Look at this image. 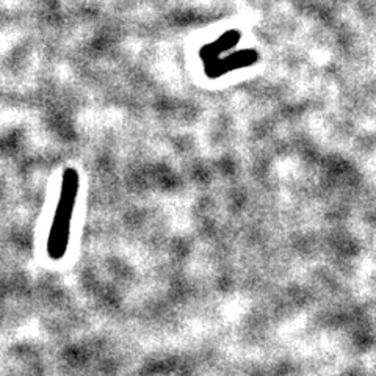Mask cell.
I'll return each instance as SVG.
<instances>
[{"instance_id": "cell-2", "label": "cell", "mask_w": 376, "mask_h": 376, "mask_svg": "<svg viewBox=\"0 0 376 376\" xmlns=\"http://www.w3.org/2000/svg\"><path fill=\"white\" fill-rule=\"evenodd\" d=\"M257 59V54L254 50H243V52H238L228 57V59H216L213 61L206 63V72L208 77H220L221 74L228 71H233L237 68L249 66V64H254Z\"/></svg>"}, {"instance_id": "cell-3", "label": "cell", "mask_w": 376, "mask_h": 376, "mask_svg": "<svg viewBox=\"0 0 376 376\" xmlns=\"http://www.w3.org/2000/svg\"><path fill=\"white\" fill-rule=\"evenodd\" d=\"M238 41H240V32L233 30V32H229V33H224L218 41L212 42V45H208V46H206L204 49H202V52H201L202 59H204L206 63L212 61L215 59H218V55L221 52H224V50L233 49Z\"/></svg>"}, {"instance_id": "cell-1", "label": "cell", "mask_w": 376, "mask_h": 376, "mask_svg": "<svg viewBox=\"0 0 376 376\" xmlns=\"http://www.w3.org/2000/svg\"><path fill=\"white\" fill-rule=\"evenodd\" d=\"M78 184H81V177H78V172L74 168H68L64 171L59 204L55 208V216L47 242L49 256L52 259H60L66 252L72 212H74L78 194Z\"/></svg>"}]
</instances>
